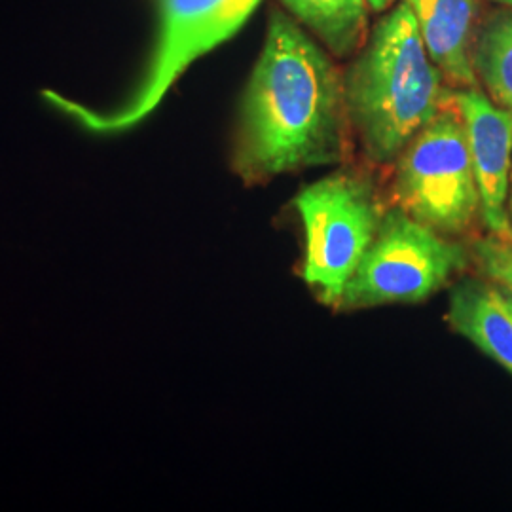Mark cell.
I'll return each mask as SVG.
<instances>
[{
	"mask_svg": "<svg viewBox=\"0 0 512 512\" xmlns=\"http://www.w3.org/2000/svg\"><path fill=\"white\" fill-rule=\"evenodd\" d=\"M329 54L296 19L272 10L239 103L232 169L243 183L348 160L353 129L344 74Z\"/></svg>",
	"mask_w": 512,
	"mask_h": 512,
	"instance_id": "cell-1",
	"label": "cell"
},
{
	"mask_svg": "<svg viewBox=\"0 0 512 512\" xmlns=\"http://www.w3.org/2000/svg\"><path fill=\"white\" fill-rule=\"evenodd\" d=\"M344 92L353 135L374 165L395 164L450 101L406 0L368 33L344 74Z\"/></svg>",
	"mask_w": 512,
	"mask_h": 512,
	"instance_id": "cell-2",
	"label": "cell"
},
{
	"mask_svg": "<svg viewBox=\"0 0 512 512\" xmlns=\"http://www.w3.org/2000/svg\"><path fill=\"white\" fill-rule=\"evenodd\" d=\"M262 0H154L156 31L139 80L114 109H88L44 92L52 109L97 137L139 128L198 59L228 42L251 19Z\"/></svg>",
	"mask_w": 512,
	"mask_h": 512,
	"instance_id": "cell-3",
	"label": "cell"
},
{
	"mask_svg": "<svg viewBox=\"0 0 512 512\" xmlns=\"http://www.w3.org/2000/svg\"><path fill=\"white\" fill-rule=\"evenodd\" d=\"M293 205L306 238L302 279L319 302L338 308L378 234L384 203L368 177L340 169L302 188Z\"/></svg>",
	"mask_w": 512,
	"mask_h": 512,
	"instance_id": "cell-4",
	"label": "cell"
},
{
	"mask_svg": "<svg viewBox=\"0 0 512 512\" xmlns=\"http://www.w3.org/2000/svg\"><path fill=\"white\" fill-rule=\"evenodd\" d=\"M395 164L393 196L410 217L448 238L471 228L480 211V194L465 126L452 95Z\"/></svg>",
	"mask_w": 512,
	"mask_h": 512,
	"instance_id": "cell-5",
	"label": "cell"
},
{
	"mask_svg": "<svg viewBox=\"0 0 512 512\" xmlns=\"http://www.w3.org/2000/svg\"><path fill=\"white\" fill-rule=\"evenodd\" d=\"M467 264L469 255L463 245L421 224L399 205L387 207L338 308L365 310L421 302L448 285Z\"/></svg>",
	"mask_w": 512,
	"mask_h": 512,
	"instance_id": "cell-6",
	"label": "cell"
},
{
	"mask_svg": "<svg viewBox=\"0 0 512 512\" xmlns=\"http://www.w3.org/2000/svg\"><path fill=\"white\" fill-rule=\"evenodd\" d=\"M465 126L480 194V215L492 236L511 241L509 188L512 171V109L497 105L476 86L452 92Z\"/></svg>",
	"mask_w": 512,
	"mask_h": 512,
	"instance_id": "cell-7",
	"label": "cell"
},
{
	"mask_svg": "<svg viewBox=\"0 0 512 512\" xmlns=\"http://www.w3.org/2000/svg\"><path fill=\"white\" fill-rule=\"evenodd\" d=\"M433 63L458 88L476 86V0H406Z\"/></svg>",
	"mask_w": 512,
	"mask_h": 512,
	"instance_id": "cell-8",
	"label": "cell"
},
{
	"mask_svg": "<svg viewBox=\"0 0 512 512\" xmlns=\"http://www.w3.org/2000/svg\"><path fill=\"white\" fill-rule=\"evenodd\" d=\"M448 321L484 355L512 374V315L497 285L463 279L450 293Z\"/></svg>",
	"mask_w": 512,
	"mask_h": 512,
	"instance_id": "cell-9",
	"label": "cell"
},
{
	"mask_svg": "<svg viewBox=\"0 0 512 512\" xmlns=\"http://www.w3.org/2000/svg\"><path fill=\"white\" fill-rule=\"evenodd\" d=\"M281 4L336 57L357 54L366 42L370 14L366 0H281Z\"/></svg>",
	"mask_w": 512,
	"mask_h": 512,
	"instance_id": "cell-10",
	"label": "cell"
},
{
	"mask_svg": "<svg viewBox=\"0 0 512 512\" xmlns=\"http://www.w3.org/2000/svg\"><path fill=\"white\" fill-rule=\"evenodd\" d=\"M476 76L497 105L512 109V12L490 19L473 46Z\"/></svg>",
	"mask_w": 512,
	"mask_h": 512,
	"instance_id": "cell-11",
	"label": "cell"
},
{
	"mask_svg": "<svg viewBox=\"0 0 512 512\" xmlns=\"http://www.w3.org/2000/svg\"><path fill=\"white\" fill-rule=\"evenodd\" d=\"M473 256L480 270L494 279L495 285L512 293V243L497 236H486L473 243Z\"/></svg>",
	"mask_w": 512,
	"mask_h": 512,
	"instance_id": "cell-12",
	"label": "cell"
},
{
	"mask_svg": "<svg viewBox=\"0 0 512 512\" xmlns=\"http://www.w3.org/2000/svg\"><path fill=\"white\" fill-rule=\"evenodd\" d=\"M366 4L370 12H385L395 4V0H366Z\"/></svg>",
	"mask_w": 512,
	"mask_h": 512,
	"instance_id": "cell-13",
	"label": "cell"
},
{
	"mask_svg": "<svg viewBox=\"0 0 512 512\" xmlns=\"http://www.w3.org/2000/svg\"><path fill=\"white\" fill-rule=\"evenodd\" d=\"M497 289H499V296H501V300H503V304L507 306V310L511 311L512 315V293L511 291H507V289H503V287H499L497 285Z\"/></svg>",
	"mask_w": 512,
	"mask_h": 512,
	"instance_id": "cell-14",
	"label": "cell"
},
{
	"mask_svg": "<svg viewBox=\"0 0 512 512\" xmlns=\"http://www.w3.org/2000/svg\"><path fill=\"white\" fill-rule=\"evenodd\" d=\"M507 209H509V220H511V230H512V171H511V188H509V203H507Z\"/></svg>",
	"mask_w": 512,
	"mask_h": 512,
	"instance_id": "cell-15",
	"label": "cell"
},
{
	"mask_svg": "<svg viewBox=\"0 0 512 512\" xmlns=\"http://www.w3.org/2000/svg\"><path fill=\"white\" fill-rule=\"evenodd\" d=\"M497 4H503V6H507V8H511L512 10V0H494Z\"/></svg>",
	"mask_w": 512,
	"mask_h": 512,
	"instance_id": "cell-16",
	"label": "cell"
}]
</instances>
